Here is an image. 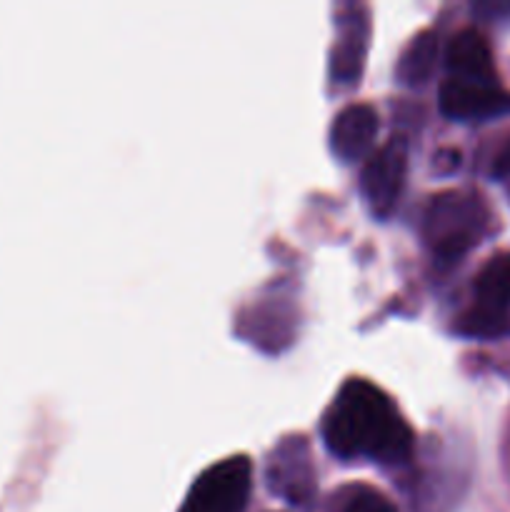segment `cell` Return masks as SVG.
Returning a JSON list of instances; mask_svg holds the SVG:
<instances>
[{"instance_id": "3", "label": "cell", "mask_w": 510, "mask_h": 512, "mask_svg": "<svg viewBox=\"0 0 510 512\" xmlns=\"http://www.w3.org/2000/svg\"><path fill=\"white\" fill-rule=\"evenodd\" d=\"M508 308L510 253H500L475 278V305L460 318L458 330L470 338H498L508 330Z\"/></svg>"}, {"instance_id": "7", "label": "cell", "mask_w": 510, "mask_h": 512, "mask_svg": "<svg viewBox=\"0 0 510 512\" xmlns=\"http://www.w3.org/2000/svg\"><path fill=\"white\" fill-rule=\"evenodd\" d=\"M440 110L453 120H485L510 113V93L495 83L450 78L440 85Z\"/></svg>"}, {"instance_id": "1", "label": "cell", "mask_w": 510, "mask_h": 512, "mask_svg": "<svg viewBox=\"0 0 510 512\" xmlns=\"http://www.w3.org/2000/svg\"><path fill=\"white\" fill-rule=\"evenodd\" d=\"M323 438L343 460L403 463L413 453V430L393 400L368 380H348L323 418Z\"/></svg>"}, {"instance_id": "4", "label": "cell", "mask_w": 510, "mask_h": 512, "mask_svg": "<svg viewBox=\"0 0 510 512\" xmlns=\"http://www.w3.org/2000/svg\"><path fill=\"white\" fill-rule=\"evenodd\" d=\"M250 460L245 455L210 465L190 488L180 512H243L250 495Z\"/></svg>"}, {"instance_id": "9", "label": "cell", "mask_w": 510, "mask_h": 512, "mask_svg": "<svg viewBox=\"0 0 510 512\" xmlns=\"http://www.w3.org/2000/svg\"><path fill=\"white\" fill-rule=\"evenodd\" d=\"M445 63L458 80L493 83V55L483 35L475 30H460L458 35H453Z\"/></svg>"}, {"instance_id": "13", "label": "cell", "mask_w": 510, "mask_h": 512, "mask_svg": "<svg viewBox=\"0 0 510 512\" xmlns=\"http://www.w3.org/2000/svg\"><path fill=\"white\" fill-rule=\"evenodd\" d=\"M493 175L495 178H510V143L495 155L493 160Z\"/></svg>"}, {"instance_id": "12", "label": "cell", "mask_w": 510, "mask_h": 512, "mask_svg": "<svg viewBox=\"0 0 510 512\" xmlns=\"http://www.w3.org/2000/svg\"><path fill=\"white\" fill-rule=\"evenodd\" d=\"M333 512H395V508L380 490L370 485H350L340 490Z\"/></svg>"}, {"instance_id": "5", "label": "cell", "mask_w": 510, "mask_h": 512, "mask_svg": "<svg viewBox=\"0 0 510 512\" xmlns=\"http://www.w3.org/2000/svg\"><path fill=\"white\" fill-rule=\"evenodd\" d=\"M408 173V148L400 138L388 140L368 155L360 173V193L378 218L393 213Z\"/></svg>"}, {"instance_id": "6", "label": "cell", "mask_w": 510, "mask_h": 512, "mask_svg": "<svg viewBox=\"0 0 510 512\" xmlns=\"http://www.w3.org/2000/svg\"><path fill=\"white\" fill-rule=\"evenodd\" d=\"M268 488L295 505L308 503L315 490V473L308 445L303 438H288L273 450L268 460Z\"/></svg>"}, {"instance_id": "11", "label": "cell", "mask_w": 510, "mask_h": 512, "mask_svg": "<svg viewBox=\"0 0 510 512\" xmlns=\"http://www.w3.org/2000/svg\"><path fill=\"white\" fill-rule=\"evenodd\" d=\"M365 63V35L345 33L338 40V45H333V53H330V78L333 83L350 85L360 78Z\"/></svg>"}, {"instance_id": "10", "label": "cell", "mask_w": 510, "mask_h": 512, "mask_svg": "<svg viewBox=\"0 0 510 512\" xmlns=\"http://www.w3.org/2000/svg\"><path fill=\"white\" fill-rule=\"evenodd\" d=\"M438 58V35L433 30H420L410 38L398 60V80L403 85H423L433 75Z\"/></svg>"}, {"instance_id": "8", "label": "cell", "mask_w": 510, "mask_h": 512, "mask_svg": "<svg viewBox=\"0 0 510 512\" xmlns=\"http://www.w3.org/2000/svg\"><path fill=\"white\" fill-rule=\"evenodd\" d=\"M378 135V113L368 103H353L340 110L330 128V148L345 163L370 155Z\"/></svg>"}, {"instance_id": "2", "label": "cell", "mask_w": 510, "mask_h": 512, "mask_svg": "<svg viewBox=\"0 0 510 512\" xmlns=\"http://www.w3.org/2000/svg\"><path fill=\"white\" fill-rule=\"evenodd\" d=\"M488 220V208L478 195L460 190L440 193L425 210V240L435 258L453 263L480 243L488 230Z\"/></svg>"}]
</instances>
